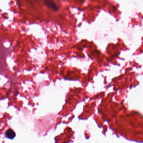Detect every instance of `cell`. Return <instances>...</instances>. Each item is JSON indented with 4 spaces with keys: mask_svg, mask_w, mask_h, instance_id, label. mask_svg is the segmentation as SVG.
Returning a JSON list of instances; mask_svg holds the SVG:
<instances>
[{
    "mask_svg": "<svg viewBox=\"0 0 143 143\" xmlns=\"http://www.w3.org/2000/svg\"><path fill=\"white\" fill-rule=\"evenodd\" d=\"M44 4L48 7L54 11H57L59 7L54 0H44Z\"/></svg>",
    "mask_w": 143,
    "mask_h": 143,
    "instance_id": "6da1fadb",
    "label": "cell"
},
{
    "mask_svg": "<svg viewBox=\"0 0 143 143\" xmlns=\"http://www.w3.org/2000/svg\"><path fill=\"white\" fill-rule=\"evenodd\" d=\"M6 136L10 139H13L16 137V134L14 131L11 129H8L6 133Z\"/></svg>",
    "mask_w": 143,
    "mask_h": 143,
    "instance_id": "7a4b0ae2",
    "label": "cell"
}]
</instances>
